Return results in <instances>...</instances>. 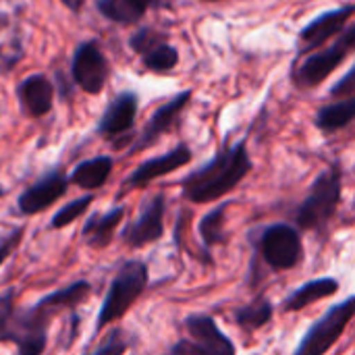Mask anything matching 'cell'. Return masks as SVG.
<instances>
[{"instance_id": "cell-1", "label": "cell", "mask_w": 355, "mask_h": 355, "mask_svg": "<svg viewBox=\"0 0 355 355\" xmlns=\"http://www.w3.org/2000/svg\"><path fill=\"white\" fill-rule=\"evenodd\" d=\"M92 293L89 281L50 291L31 306H19L15 289L0 293V341L17 347L15 355H46L48 331L62 312H75Z\"/></svg>"}, {"instance_id": "cell-2", "label": "cell", "mask_w": 355, "mask_h": 355, "mask_svg": "<svg viewBox=\"0 0 355 355\" xmlns=\"http://www.w3.org/2000/svg\"><path fill=\"white\" fill-rule=\"evenodd\" d=\"M254 168L245 139L223 146L212 160L181 179V193L191 204H208L231 193Z\"/></svg>"}, {"instance_id": "cell-3", "label": "cell", "mask_w": 355, "mask_h": 355, "mask_svg": "<svg viewBox=\"0 0 355 355\" xmlns=\"http://www.w3.org/2000/svg\"><path fill=\"white\" fill-rule=\"evenodd\" d=\"M148 287H150L148 264L139 258L125 260L116 268V272L106 289V295H104L102 306L96 316L94 337H98L106 327L119 322L135 306V302L146 293Z\"/></svg>"}, {"instance_id": "cell-4", "label": "cell", "mask_w": 355, "mask_h": 355, "mask_svg": "<svg viewBox=\"0 0 355 355\" xmlns=\"http://www.w3.org/2000/svg\"><path fill=\"white\" fill-rule=\"evenodd\" d=\"M341 196H343V173L341 166L333 164L314 179L306 200L300 204L295 212L297 227L302 231L322 233L335 218L337 208L341 204Z\"/></svg>"}, {"instance_id": "cell-5", "label": "cell", "mask_w": 355, "mask_h": 355, "mask_svg": "<svg viewBox=\"0 0 355 355\" xmlns=\"http://www.w3.org/2000/svg\"><path fill=\"white\" fill-rule=\"evenodd\" d=\"M355 314V297L349 295L347 300L333 304L327 312L316 318L310 329L300 339L293 355H327L337 341L345 335L347 327L352 324Z\"/></svg>"}, {"instance_id": "cell-6", "label": "cell", "mask_w": 355, "mask_h": 355, "mask_svg": "<svg viewBox=\"0 0 355 355\" xmlns=\"http://www.w3.org/2000/svg\"><path fill=\"white\" fill-rule=\"evenodd\" d=\"M256 250L272 272L293 270L304 262V241L297 227L289 223H272L260 231Z\"/></svg>"}, {"instance_id": "cell-7", "label": "cell", "mask_w": 355, "mask_h": 355, "mask_svg": "<svg viewBox=\"0 0 355 355\" xmlns=\"http://www.w3.org/2000/svg\"><path fill=\"white\" fill-rule=\"evenodd\" d=\"M355 46V25H347L341 33L339 40L324 48L318 50L310 56H306L293 71V81L300 87H316L322 83L354 50Z\"/></svg>"}, {"instance_id": "cell-8", "label": "cell", "mask_w": 355, "mask_h": 355, "mask_svg": "<svg viewBox=\"0 0 355 355\" xmlns=\"http://www.w3.org/2000/svg\"><path fill=\"white\" fill-rule=\"evenodd\" d=\"M164 214L166 200L162 193L152 196L139 208V214L123 229V241L131 250H141L152 243H158L164 237Z\"/></svg>"}, {"instance_id": "cell-9", "label": "cell", "mask_w": 355, "mask_h": 355, "mask_svg": "<svg viewBox=\"0 0 355 355\" xmlns=\"http://www.w3.org/2000/svg\"><path fill=\"white\" fill-rule=\"evenodd\" d=\"M67 189H69V179L64 171L60 166H54L17 198V212L21 216L40 214L48 210L52 204H56L67 193Z\"/></svg>"}, {"instance_id": "cell-10", "label": "cell", "mask_w": 355, "mask_h": 355, "mask_svg": "<svg viewBox=\"0 0 355 355\" xmlns=\"http://www.w3.org/2000/svg\"><path fill=\"white\" fill-rule=\"evenodd\" d=\"M71 75L83 92H87V94L102 92L106 77H108V62H106V56L102 54L98 42H94V40L83 42L75 50Z\"/></svg>"}, {"instance_id": "cell-11", "label": "cell", "mask_w": 355, "mask_h": 355, "mask_svg": "<svg viewBox=\"0 0 355 355\" xmlns=\"http://www.w3.org/2000/svg\"><path fill=\"white\" fill-rule=\"evenodd\" d=\"M185 331L198 355H237L233 339L220 331L210 314H189L185 318Z\"/></svg>"}, {"instance_id": "cell-12", "label": "cell", "mask_w": 355, "mask_h": 355, "mask_svg": "<svg viewBox=\"0 0 355 355\" xmlns=\"http://www.w3.org/2000/svg\"><path fill=\"white\" fill-rule=\"evenodd\" d=\"M354 4H345V6H339L335 10H327V12L318 15L316 19H312L300 31V54L318 50L331 37L339 35L347 27L349 19L354 17Z\"/></svg>"}, {"instance_id": "cell-13", "label": "cell", "mask_w": 355, "mask_h": 355, "mask_svg": "<svg viewBox=\"0 0 355 355\" xmlns=\"http://www.w3.org/2000/svg\"><path fill=\"white\" fill-rule=\"evenodd\" d=\"M191 160V150L185 146V144H179L177 148L168 150L166 154L162 156H156V158H150L146 162H141L129 177L127 181L123 183L121 191H133V189H139V187H146L150 185L154 179H160L181 166H185L187 162Z\"/></svg>"}, {"instance_id": "cell-14", "label": "cell", "mask_w": 355, "mask_h": 355, "mask_svg": "<svg viewBox=\"0 0 355 355\" xmlns=\"http://www.w3.org/2000/svg\"><path fill=\"white\" fill-rule=\"evenodd\" d=\"M189 100H191V92H181L175 98H171L166 104H162L160 108H156V112L150 116V121L141 129V133H139V137L133 144V148H131L129 154H135L139 150H146V148L154 146L173 127V123L177 121V116L181 114V110L189 104Z\"/></svg>"}, {"instance_id": "cell-15", "label": "cell", "mask_w": 355, "mask_h": 355, "mask_svg": "<svg viewBox=\"0 0 355 355\" xmlns=\"http://www.w3.org/2000/svg\"><path fill=\"white\" fill-rule=\"evenodd\" d=\"M17 96L21 102V108L29 116H44L52 110L54 102V85L48 77L35 73L25 77L17 85Z\"/></svg>"}, {"instance_id": "cell-16", "label": "cell", "mask_w": 355, "mask_h": 355, "mask_svg": "<svg viewBox=\"0 0 355 355\" xmlns=\"http://www.w3.org/2000/svg\"><path fill=\"white\" fill-rule=\"evenodd\" d=\"M135 114H137V96L133 92H123L102 112L98 123V133L108 137L123 135L133 127Z\"/></svg>"}, {"instance_id": "cell-17", "label": "cell", "mask_w": 355, "mask_h": 355, "mask_svg": "<svg viewBox=\"0 0 355 355\" xmlns=\"http://www.w3.org/2000/svg\"><path fill=\"white\" fill-rule=\"evenodd\" d=\"M125 206H114L108 212H94L81 227V239L92 250H104L112 243L119 225L123 223Z\"/></svg>"}, {"instance_id": "cell-18", "label": "cell", "mask_w": 355, "mask_h": 355, "mask_svg": "<svg viewBox=\"0 0 355 355\" xmlns=\"http://www.w3.org/2000/svg\"><path fill=\"white\" fill-rule=\"evenodd\" d=\"M341 289L339 279L335 277H320V279H312L306 281L304 285L295 287L281 304L283 312H302L322 300H329L333 295H337Z\"/></svg>"}, {"instance_id": "cell-19", "label": "cell", "mask_w": 355, "mask_h": 355, "mask_svg": "<svg viewBox=\"0 0 355 355\" xmlns=\"http://www.w3.org/2000/svg\"><path fill=\"white\" fill-rule=\"evenodd\" d=\"M112 166H114V162H112L110 156H96V158L79 162L71 171V175H67V179H69V183L77 185L79 189L96 191L108 181V177L112 173Z\"/></svg>"}, {"instance_id": "cell-20", "label": "cell", "mask_w": 355, "mask_h": 355, "mask_svg": "<svg viewBox=\"0 0 355 355\" xmlns=\"http://www.w3.org/2000/svg\"><path fill=\"white\" fill-rule=\"evenodd\" d=\"M275 316V306L266 295H256L252 302L239 306L233 310V320L235 324L245 331V333H256L262 331L264 327H268L272 322Z\"/></svg>"}, {"instance_id": "cell-21", "label": "cell", "mask_w": 355, "mask_h": 355, "mask_svg": "<svg viewBox=\"0 0 355 355\" xmlns=\"http://www.w3.org/2000/svg\"><path fill=\"white\" fill-rule=\"evenodd\" d=\"M355 116V98H345V100H339L335 104H329V106H322L318 112H316V127L322 131V133H333L337 129H343L347 127Z\"/></svg>"}, {"instance_id": "cell-22", "label": "cell", "mask_w": 355, "mask_h": 355, "mask_svg": "<svg viewBox=\"0 0 355 355\" xmlns=\"http://www.w3.org/2000/svg\"><path fill=\"white\" fill-rule=\"evenodd\" d=\"M152 0H98V10L114 23H137Z\"/></svg>"}, {"instance_id": "cell-23", "label": "cell", "mask_w": 355, "mask_h": 355, "mask_svg": "<svg viewBox=\"0 0 355 355\" xmlns=\"http://www.w3.org/2000/svg\"><path fill=\"white\" fill-rule=\"evenodd\" d=\"M231 202H225L216 208H212L202 220H200V237H202V243L206 248V254L208 258L210 256V250L214 245H220L227 241V233H225V218H227V210H229Z\"/></svg>"}, {"instance_id": "cell-24", "label": "cell", "mask_w": 355, "mask_h": 355, "mask_svg": "<svg viewBox=\"0 0 355 355\" xmlns=\"http://www.w3.org/2000/svg\"><path fill=\"white\" fill-rule=\"evenodd\" d=\"M94 200H96V198H94V193L89 191V193H85V196H81V198L69 202V204H64V206L50 218V225H48V227H50V229H64V227L73 225L77 218H81V216L89 210V206H92Z\"/></svg>"}, {"instance_id": "cell-25", "label": "cell", "mask_w": 355, "mask_h": 355, "mask_svg": "<svg viewBox=\"0 0 355 355\" xmlns=\"http://www.w3.org/2000/svg\"><path fill=\"white\" fill-rule=\"evenodd\" d=\"M144 56V64L152 71H158V73H164V71H171L177 67L179 62V52L175 46H168L166 42H160L158 46H154L152 50H148Z\"/></svg>"}, {"instance_id": "cell-26", "label": "cell", "mask_w": 355, "mask_h": 355, "mask_svg": "<svg viewBox=\"0 0 355 355\" xmlns=\"http://www.w3.org/2000/svg\"><path fill=\"white\" fill-rule=\"evenodd\" d=\"M131 337L125 329L114 327L106 333L104 341H100L98 347H94L92 352H85L81 355H125L131 347Z\"/></svg>"}, {"instance_id": "cell-27", "label": "cell", "mask_w": 355, "mask_h": 355, "mask_svg": "<svg viewBox=\"0 0 355 355\" xmlns=\"http://www.w3.org/2000/svg\"><path fill=\"white\" fill-rule=\"evenodd\" d=\"M160 42H164V35L150 29V27H144L139 29L137 33H133V37L129 40V46L137 52V54H146L148 50H152L154 46H158Z\"/></svg>"}, {"instance_id": "cell-28", "label": "cell", "mask_w": 355, "mask_h": 355, "mask_svg": "<svg viewBox=\"0 0 355 355\" xmlns=\"http://www.w3.org/2000/svg\"><path fill=\"white\" fill-rule=\"evenodd\" d=\"M23 235H25V227H15L10 233H6L2 239H0V266L10 258V254L19 248V243L23 241Z\"/></svg>"}, {"instance_id": "cell-29", "label": "cell", "mask_w": 355, "mask_h": 355, "mask_svg": "<svg viewBox=\"0 0 355 355\" xmlns=\"http://www.w3.org/2000/svg\"><path fill=\"white\" fill-rule=\"evenodd\" d=\"M354 75H355V69H349L347 73H345V77L331 89V96H339V98H352L354 96V89H355V83H354Z\"/></svg>"}, {"instance_id": "cell-30", "label": "cell", "mask_w": 355, "mask_h": 355, "mask_svg": "<svg viewBox=\"0 0 355 355\" xmlns=\"http://www.w3.org/2000/svg\"><path fill=\"white\" fill-rule=\"evenodd\" d=\"M166 355H198L196 352V347H193V343L189 341V339H179L168 352Z\"/></svg>"}, {"instance_id": "cell-31", "label": "cell", "mask_w": 355, "mask_h": 355, "mask_svg": "<svg viewBox=\"0 0 355 355\" xmlns=\"http://www.w3.org/2000/svg\"><path fill=\"white\" fill-rule=\"evenodd\" d=\"M69 10H73V12H79L81 10V6H83V0H60Z\"/></svg>"}, {"instance_id": "cell-32", "label": "cell", "mask_w": 355, "mask_h": 355, "mask_svg": "<svg viewBox=\"0 0 355 355\" xmlns=\"http://www.w3.org/2000/svg\"><path fill=\"white\" fill-rule=\"evenodd\" d=\"M6 23H8V17H6V12H2V10H0V29H4V27H6Z\"/></svg>"}, {"instance_id": "cell-33", "label": "cell", "mask_w": 355, "mask_h": 355, "mask_svg": "<svg viewBox=\"0 0 355 355\" xmlns=\"http://www.w3.org/2000/svg\"><path fill=\"white\" fill-rule=\"evenodd\" d=\"M4 193H6V189H4V187L0 185V198H4Z\"/></svg>"}]
</instances>
